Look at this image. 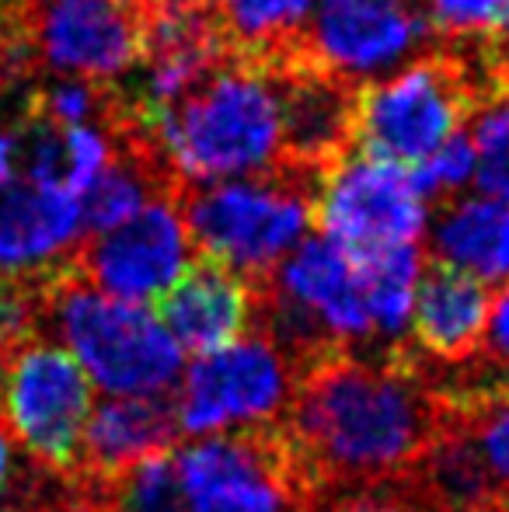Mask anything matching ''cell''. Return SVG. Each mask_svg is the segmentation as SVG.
<instances>
[{"label":"cell","mask_w":509,"mask_h":512,"mask_svg":"<svg viewBox=\"0 0 509 512\" xmlns=\"http://www.w3.org/2000/svg\"><path fill=\"white\" fill-rule=\"evenodd\" d=\"M178 439H182V422H178L175 391L102 401L84 425L74 474L102 488L140 460L171 453Z\"/></svg>","instance_id":"13"},{"label":"cell","mask_w":509,"mask_h":512,"mask_svg":"<svg viewBox=\"0 0 509 512\" xmlns=\"http://www.w3.org/2000/svg\"><path fill=\"white\" fill-rule=\"evenodd\" d=\"M422 28L401 0H321L311 39L332 67L353 74L401 56Z\"/></svg>","instance_id":"17"},{"label":"cell","mask_w":509,"mask_h":512,"mask_svg":"<svg viewBox=\"0 0 509 512\" xmlns=\"http://www.w3.org/2000/svg\"><path fill=\"white\" fill-rule=\"evenodd\" d=\"M297 370L262 331H248L234 345L210 352L185 373L178 394L182 436H206L241 422H279L293 398Z\"/></svg>","instance_id":"8"},{"label":"cell","mask_w":509,"mask_h":512,"mask_svg":"<svg viewBox=\"0 0 509 512\" xmlns=\"http://www.w3.org/2000/svg\"><path fill=\"white\" fill-rule=\"evenodd\" d=\"M314 227L349 258H367L401 244H419L426 206L405 168L349 157L321 189Z\"/></svg>","instance_id":"10"},{"label":"cell","mask_w":509,"mask_h":512,"mask_svg":"<svg viewBox=\"0 0 509 512\" xmlns=\"http://www.w3.org/2000/svg\"><path fill=\"white\" fill-rule=\"evenodd\" d=\"M499 28L509 35V0H506V11H503V18H499Z\"/></svg>","instance_id":"27"},{"label":"cell","mask_w":509,"mask_h":512,"mask_svg":"<svg viewBox=\"0 0 509 512\" xmlns=\"http://www.w3.org/2000/svg\"><path fill=\"white\" fill-rule=\"evenodd\" d=\"M189 512H321L325 499L307 478L279 422L213 436L175 457Z\"/></svg>","instance_id":"6"},{"label":"cell","mask_w":509,"mask_h":512,"mask_svg":"<svg viewBox=\"0 0 509 512\" xmlns=\"http://www.w3.org/2000/svg\"><path fill=\"white\" fill-rule=\"evenodd\" d=\"M426 276L412 297V352L440 370H461L482 352L489 290L478 276L436 258H422Z\"/></svg>","instance_id":"14"},{"label":"cell","mask_w":509,"mask_h":512,"mask_svg":"<svg viewBox=\"0 0 509 512\" xmlns=\"http://www.w3.org/2000/svg\"><path fill=\"white\" fill-rule=\"evenodd\" d=\"M91 408V377L60 345L35 338L0 359V422L32 464L74 471Z\"/></svg>","instance_id":"7"},{"label":"cell","mask_w":509,"mask_h":512,"mask_svg":"<svg viewBox=\"0 0 509 512\" xmlns=\"http://www.w3.org/2000/svg\"><path fill=\"white\" fill-rule=\"evenodd\" d=\"M81 234V199L28 178L0 175V272H39L70 255Z\"/></svg>","instance_id":"15"},{"label":"cell","mask_w":509,"mask_h":512,"mask_svg":"<svg viewBox=\"0 0 509 512\" xmlns=\"http://www.w3.org/2000/svg\"><path fill=\"white\" fill-rule=\"evenodd\" d=\"M46 331H56L84 373L112 394L171 391L182 370V349L150 310L88 286L67 258L49 272Z\"/></svg>","instance_id":"5"},{"label":"cell","mask_w":509,"mask_h":512,"mask_svg":"<svg viewBox=\"0 0 509 512\" xmlns=\"http://www.w3.org/2000/svg\"><path fill=\"white\" fill-rule=\"evenodd\" d=\"M196 258L178 203H147L98 234H81L67 262L95 290L116 300H157Z\"/></svg>","instance_id":"9"},{"label":"cell","mask_w":509,"mask_h":512,"mask_svg":"<svg viewBox=\"0 0 509 512\" xmlns=\"http://www.w3.org/2000/svg\"><path fill=\"white\" fill-rule=\"evenodd\" d=\"M506 0H436L433 28L440 35H478L499 28Z\"/></svg>","instance_id":"23"},{"label":"cell","mask_w":509,"mask_h":512,"mask_svg":"<svg viewBox=\"0 0 509 512\" xmlns=\"http://www.w3.org/2000/svg\"><path fill=\"white\" fill-rule=\"evenodd\" d=\"M478 363L492 366V370H509V279H506L503 290H499L492 317L485 321Z\"/></svg>","instance_id":"24"},{"label":"cell","mask_w":509,"mask_h":512,"mask_svg":"<svg viewBox=\"0 0 509 512\" xmlns=\"http://www.w3.org/2000/svg\"><path fill=\"white\" fill-rule=\"evenodd\" d=\"M422 258L426 255L419 251V244H401V248H387L367 258H353L370 321L387 338L398 335L405 328L408 314H412V297H415V286H419Z\"/></svg>","instance_id":"19"},{"label":"cell","mask_w":509,"mask_h":512,"mask_svg":"<svg viewBox=\"0 0 509 512\" xmlns=\"http://www.w3.org/2000/svg\"><path fill=\"white\" fill-rule=\"evenodd\" d=\"M157 133L185 182L258 175L279 154V108L262 74L231 60L157 108Z\"/></svg>","instance_id":"3"},{"label":"cell","mask_w":509,"mask_h":512,"mask_svg":"<svg viewBox=\"0 0 509 512\" xmlns=\"http://www.w3.org/2000/svg\"><path fill=\"white\" fill-rule=\"evenodd\" d=\"M157 321L182 349L210 356L252 331L255 279L217 258L196 255L154 300Z\"/></svg>","instance_id":"12"},{"label":"cell","mask_w":509,"mask_h":512,"mask_svg":"<svg viewBox=\"0 0 509 512\" xmlns=\"http://www.w3.org/2000/svg\"><path fill=\"white\" fill-rule=\"evenodd\" d=\"M234 60L255 63L311 28V0H224Z\"/></svg>","instance_id":"20"},{"label":"cell","mask_w":509,"mask_h":512,"mask_svg":"<svg viewBox=\"0 0 509 512\" xmlns=\"http://www.w3.org/2000/svg\"><path fill=\"white\" fill-rule=\"evenodd\" d=\"M11 164H14V143H11V136L0 133V175L11 171Z\"/></svg>","instance_id":"26"},{"label":"cell","mask_w":509,"mask_h":512,"mask_svg":"<svg viewBox=\"0 0 509 512\" xmlns=\"http://www.w3.org/2000/svg\"><path fill=\"white\" fill-rule=\"evenodd\" d=\"M32 42L42 74L112 81L140 63V28L116 0H32Z\"/></svg>","instance_id":"11"},{"label":"cell","mask_w":509,"mask_h":512,"mask_svg":"<svg viewBox=\"0 0 509 512\" xmlns=\"http://www.w3.org/2000/svg\"><path fill=\"white\" fill-rule=\"evenodd\" d=\"M28 464H32V460H28ZM28 464H25V460H21V464L14 460V439L7 436L4 422H0V509H4V502L14 495L18 481L25 478Z\"/></svg>","instance_id":"25"},{"label":"cell","mask_w":509,"mask_h":512,"mask_svg":"<svg viewBox=\"0 0 509 512\" xmlns=\"http://www.w3.org/2000/svg\"><path fill=\"white\" fill-rule=\"evenodd\" d=\"M272 276L286 297L311 310L342 345L360 342L374 331L353 258L328 237L304 241L272 269Z\"/></svg>","instance_id":"16"},{"label":"cell","mask_w":509,"mask_h":512,"mask_svg":"<svg viewBox=\"0 0 509 512\" xmlns=\"http://www.w3.org/2000/svg\"><path fill=\"white\" fill-rule=\"evenodd\" d=\"M447 422L443 370L408 342L374 359L353 349L318 356L279 418L325 502L401 485Z\"/></svg>","instance_id":"1"},{"label":"cell","mask_w":509,"mask_h":512,"mask_svg":"<svg viewBox=\"0 0 509 512\" xmlns=\"http://www.w3.org/2000/svg\"><path fill=\"white\" fill-rule=\"evenodd\" d=\"M321 512H349L346 506H339V502H325V509Z\"/></svg>","instance_id":"28"},{"label":"cell","mask_w":509,"mask_h":512,"mask_svg":"<svg viewBox=\"0 0 509 512\" xmlns=\"http://www.w3.org/2000/svg\"><path fill=\"white\" fill-rule=\"evenodd\" d=\"M475 112L478 91L464 42L461 35H443L401 74L360 84L356 154L405 171L419 168Z\"/></svg>","instance_id":"4"},{"label":"cell","mask_w":509,"mask_h":512,"mask_svg":"<svg viewBox=\"0 0 509 512\" xmlns=\"http://www.w3.org/2000/svg\"><path fill=\"white\" fill-rule=\"evenodd\" d=\"M499 512H509V492L503 495V502H499Z\"/></svg>","instance_id":"29"},{"label":"cell","mask_w":509,"mask_h":512,"mask_svg":"<svg viewBox=\"0 0 509 512\" xmlns=\"http://www.w3.org/2000/svg\"><path fill=\"white\" fill-rule=\"evenodd\" d=\"M429 258L464 269L471 276L509 279V203L468 199L440 213Z\"/></svg>","instance_id":"18"},{"label":"cell","mask_w":509,"mask_h":512,"mask_svg":"<svg viewBox=\"0 0 509 512\" xmlns=\"http://www.w3.org/2000/svg\"><path fill=\"white\" fill-rule=\"evenodd\" d=\"M105 512H189L171 453L133 464L116 481L102 485Z\"/></svg>","instance_id":"21"},{"label":"cell","mask_w":509,"mask_h":512,"mask_svg":"<svg viewBox=\"0 0 509 512\" xmlns=\"http://www.w3.org/2000/svg\"><path fill=\"white\" fill-rule=\"evenodd\" d=\"M328 178L286 161H272L248 182H185L178 213L203 258L231 265L245 276H265L314 227Z\"/></svg>","instance_id":"2"},{"label":"cell","mask_w":509,"mask_h":512,"mask_svg":"<svg viewBox=\"0 0 509 512\" xmlns=\"http://www.w3.org/2000/svg\"><path fill=\"white\" fill-rule=\"evenodd\" d=\"M475 182L499 203H509V88L475 115Z\"/></svg>","instance_id":"22"}]
</instances>
